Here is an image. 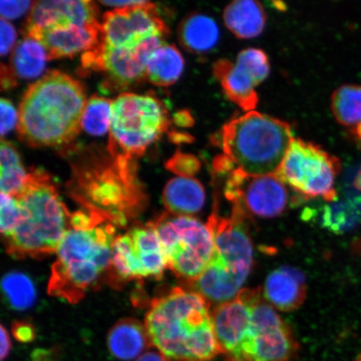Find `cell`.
Segmentation results:
<instances>
[{
	"label": "cell",
	"instance_id": "cell-1",
	"mask_svg": "<svg viewBox=\"0 0 361 361\" xmlns=\"http://www.w3.org/2000/svg\"><path fill=\"white\" fill-rule=\"evenodd\" d=\"M137 169L135 157L114 149L107 147V153L90 151L72 166L68 190L84 209L126 226L147 204Z\"/></svg>",
	"mask_w": 361,
	"mask_h": 361
},
{
	"label": "cell",
	"instance_id": "cell-2",
	"mask_svg": "<svg viewBox=\"0 0 361 361\" xmlns=\"http://www.w3.org/2000/svg\"><path fill=\"white\" fill-rule=\"evenodd\" d=\"M144 324L152 346L169 361H207L222 354L209 301L197 292L174 288L156 298Z\"/></svg>",
	"mask_w": 361,
	"mask_h": 361
},
{
	"label": "cell",
	"instance_id": "cell-3",
	"mask_svg": "<svg viewBox=\"0 0 361 361\" xmlns=\"http://www.w3.org/2000/svg\"><path fill=\"white\" fill-rule=\"evenodd\" d=\"M87 102L79 81L61 71H49L23 96L18 135L33 147L66 145L80 132Z\"/></svg>",
	"mask_w": 361,
	"mask_h": 361
},
{
	"label": "cell",
	"instance_id": "cell-4",
	"mask_svg": "<svg viewBox=\"0 0 361 361\" xmlns=\"http://www.w3.org/2000/svg\"><path fill=\"white\" fill-rule=\"evenodd\" d=\"M16 197L21 218L17 227L3 236L8 254L15 259H40L57 252L71 214L52 178L42 169H31Z\"/></svg>",
	"mask_w": 361,
	"mask_h": 361
},
{
	"label": "cell",
	"instance_id": "cell-5",
	"mask_svg": "<svg viewBox=\"0 0 361 361\" xmlns=\"http://www.w3.org/2000/svg\"><path fill=\"white\" fill-rule=\"evenodd\" d=\"M115 234V225L107 220L87 228L69 227L52 266L49 295L78 303L104 275L108 278Z\"/></svg>",
	"mask_w": 361,
	"mask_h": 361
},
{
	"label": "cell",
	"instance_id": "cell-6",
	"mask_svg": "<svg viewBox=\"0 0 361 361\" xmlns=\"http://www.w3.org/2000/svg\"><path fill=\"white\" fill-rule=\"evenodd\" d=\"M246 218L235 209L228 218L214 210L207 224L214 236V254L204 272L193 283L195 292L209 301L221 305L232 300L250 274L254 251L243 222Z\"/></svg>",
	"mask_w": 361,
	"mask_h": 361
},
{
	"label": "cell",
	"instance_id": "cell-7",
	"mask_svg": "<svg viewBox=\"0 0 361 361\" xmlns=\"http://www.w3.org/2000/svg\"><path fill=\"white\" fill-rule=\"evenodd\" d=\"M293 139L290 124L255 111L230 121L222 130L224 154L250 175L276 174Z\"/></svg>",
	"mask_w": 361,
	"mask_h": 361
},
{
	"label": "cell",
	"instance_id": "cell-8",
	"mask_svg": "<svg viewBox=\"0 0 361 361\" xmlns=\"http://www.w3.org/2000/svg\"><path fill=\"white\" fill-rule=\"evenodd\" d=\"M169 126V112L156 97L121 94L112 102L108 147L133 157L141 156Z\"/></svg>",
	"mask_w": 361,
	"mask_h": 361
},
{
	"label": "cell",
	"instance_id": "cell-9",
	"mask_svg": "<svg viewBox=\"0 0 361 361\" xmlns=\"http://www.w3.org/2000/svg\"><path fill=\"white\" fill-rule=\"evenodd\" d=\"M160 238L169 267L177 276L196 281L209 265L214 250L207 224L190 216L162 214L152 222Z\"/></svg>",
	"mask_w": 361,
	"mask_h": 361
},
{
	"label": "cell",
	"instance_id": "cell-10",
	"mask_svg": "<svg viewBox=\"0 0 361 361\" xmlns=\"http://www.w3.org/2000/svg\"><path fill=\"white\" fill-rule=\"evenodd\" d=\"M341 161L315 144L293 138L276 175L305 200H336Z\"/></svg>",
	"mask_w": 361,
	"mask_h": 361
},
{
	"label": "cell",
	"instance_id": "cell-11",
	"mask_svg": "<svg viewBox=\"0 0 361 361\" xmlns=\"http://www.w3.org/2000/svg\"><path fill=\"white\" fill-rule=\"evenodd\" d=\"M296 350L290 329L260 298L252 307L250 326L233 361H288Z\"/></svg>",
	"mask_w": 361,
	"mask_h": 361
},
{
	"label": "cell",
	"instance_id": "cell-12",
	"mask_svg": "<svg viewBox=\"0 0 361 361\" xmlns=\"http://www.w3.org/2000/svg\"><path fill=\"white\" fill-rule=\"evenodd\" d=\"M224 195L246 216L272 219L286 211L288 203L286 184L276 174L250 175L235 169L230 173Z\"/></svg>",
	"mask_w": 361,
	"mask_h": 361
},
{
	"label": "cell",
	"instance_id": "cell-13",
	"mask_svg": "<svg viewBox=\"0 0 361 361\" xmlns=\"http://www.w3.org/2000/svg\"><path fill=\"white\" fill-rule=\"evenodd\" d=\"M104 42L113 48L134 49L152 37L165 38L169 34L155 4L145 1L138 6L115 8L103 16Z\"/></svg>",
	"mask_w": 361,
	"mask_h": 361
},
{
	"label": "cell",
	"instance_id": "cell-14",
	"mask_svg": "<svg viewBox=\"0 0 361 361\" xmlns=\"http://www.w3.org/2000/svg\"><path fill=\"white\" fill-rule=\"evenodd\" d=\"M260 298L259 290L243 288L234 299L214 310L212 318L216 341L228 361L236 359L250 326L252 307Z\"/></svg>",
	"mask_w": 361,
	"mask_h": 361
},
{
	"label": "cell",
	"instance_id": "cell-15",
	"mask_svg": "<svg viewBox=\"0 0 361 361\" xmlns=\"http://www.w3.org/2000/svg\"><path fill=\"white\" fill-rule=\"evenodd\" d=\"M97 16V6L90 0H39L30 8L25 31L94 24Z\"/></svg>",
	"mask_w": 361,
	"mask_h": 361
},
{
	"label": "cell",
	"instance_id": "cell-16",
	"mask_svg": "<svg viewBox=\"0 0 361 361\" xmlns=\"http://www.w3.org/2000/svg\"><path fill=\"white\" fill-rule=\"evenodd\" d=\"M162 37H152L134 49L113 48L103 40L101 71L117 87H126L147 78V61L153 51L165 44Z\"/></svg>",
	"mask_w": 361,
	"mask_h": 361
},
{
	"label": "cell",
	"instance_id": "cell-17",
	"mask_svg": "<svg viewBox=\"0 0 361 361\" xmlns=\"http://www.w3.org/2000/svg\"><path fill=\"white\" fill-rule=\"evenodd\" d=\"M25 36L42 44L48 54L49 60H53L87 51L101 42L102 30V25L97 22L65 28L27 30Z\"/></svg>",
	"mask_w": 361,
	"mask_h": 361
},
{
	"label": "cell",
	"instance_id": "cell-18",
	"mask_svg": "<svg viewBox=\"0 0 361 361\" xmlns=\"http://www.w3.org/2000/svg\"><path fill=\"white\" fill-rule=\"evenodd\" d=\"M214 75L229 99L243 111H255L259 104L256 92L257 84L252 76L241 66L233 64L226 59L216 61L214 65Z\"/></svg>",
	"mask_w": 361,
	"mask_h": 361
},
{
	"label": "cell",
	"instance_id": "cell-19",
	"mask_svg": "<svg viewBox=\"0 0 361 361\" xmlns=\"http://www.w3.org/2000/svg\"><path fill=\"white\" fill-rule=\"evenodd\" d=\"M306 295L304 275L299 270L282 267L273 271L264 284V296L277 309L295 310Z\"/></svg>",
	"mask_w": 361,
	"mask_h": 361
},
{
	"label": "cell",
	"instance_id": "cell-20",
	"mask_svg": "<svg viewBox=\"0 0 361 361\" xmlns=\"http://www.w3.org/2000/svg\"><path fill=\"white\" fill-rule=\"evenodd\" d=\"M107 346L116 359L128 361L138 359L152 347L145 324L134 319H123L108 333Z\"/></svg>",
	"mask_w": 361,
	"mask_h": 361
},
{
	"label": "cell",
	"instance_id": "cell-21",
	"mask_svg": "<svg viewBox=\"0 0 361 361\" xmlns=\"http://www.w3.org/2000/svg\"><path fill=\"white\" fill-rule=\"evenodd\" d=\"M128 234L133 239L144 277L160 279L169 265L154 225L152 223L135 224Z\"/></svg>",
	"mask_w": 361,
	"mask_h": 361
},
{
	"label": "cell",
	"instance_id": "cell-22",
	"mask_svg": "<svg viewBox=\"0 0 361 361\" xmlns=\"http://www.w3.org/2000/svg\"><path fill=\"white\" fill-rule=\"evenodd\" d=\"M206 193L200 180L193 178L171 179L162 193V202L168 213L190 216L200 213L204 207Z\"/></svg>",
	"mask_w": 361,
	"mask_h": 361
},
{
	"label": "cell",
	"instance_id": "cell-23",
	"mask_svg": "<svg viewBox=\"0 0 361 361\" xmlns=\"http://www.w3.org/2000/svg\"><path fill=\"white\" fill-rule=\"evenodd\" d=\"M267 16L263 6L252 0H237L224 11L226 27L237 38L247 39L259 36L265 27Z\"/></svg>",
	"mask_w": 361,
	"mask_h": 361
},
{
	"label": "cell",
	"instance_id": "cell-24",
	"mask_svg": "<svg viewBox=\"0 0 361 361\" xmlns=\"http://www.w3.org/2000/svg\"><path fill=\"white\" fill-rule=\"evenodd\" d=\"M178 38L188 51L203 55L213 51L219 40V29L216 21L209 16L193 13L179 25Z\"/></svg>",
	"mask_w": 361,
	"mask_h": 361
},
{
	"label": "cell",
	"instance_id": "cell-25",
	"mask_svg": "<svg viewBox=\"0 0 361 361\" xmlns=\"http://www.w3.org/2000/svg\"><path fill=\"white\" fill-rule=\"evenodd\" d=\"M184 69V59L174 45L164 44L151 53L147 61V78L158 87L177 82Z\"/></svg>",
	"mask_w": 361,
	"mask_h": 361
},
{
	"label": "cell",
	"instance_id": "cell-26",
	"mask_svg": "<svg viewBox=\"0 0 361 361\" xmlns=\"http://www.w3.org/2000/svg\"><path fill=\"white\" fill-rule=\"evenodd\" d=\"M48 54L42 44L25 37L16 45L11 56V71L22 79H34L42 73Z\"/></svg>",
	"mask_w": 361,
	"mask_h": 361
},
{
	"label": "cell",
	"instance_id": "cell-27",
	"mask_svg": "<svg viewBox=\"0 0 361 361\" xmlns=\"http://www.w3.org/2000/svg\"><path fill=\"white\" fill-rule=\"evenodd\" d=\"M0 160H1V173H0L1 192L16 197L24 187L28 173L22 165L19 153L10 142L4 140H2L0 145Z\"/></svg>",
	"mask_w": 361,
	"mask_h": 361
},
{
	"label": "cell",
	"instance_id": "cell-28",
	"mask_svg": "<svg viewBox=\"0 0 361 361\" xmlns=\"http://www.w3.org/2000/svg\"><path fill=\"white\" fill-rule=\"evenodd\" d=\"M331 110L342 126H356L361 123V87L344 85L333 93Z\"/></svg>",
	"mask_w": 361,
	"mask_h": 361
},
{
	"label": "cell",
	"instance_id": "cell-29",
	"mask_svg": "<svg viewBox=\"0 0 361 361\" xmlns=\"http://www.w3.org/2000/svg\"><path fill=\"white\" fill-rule=\"evenodd\" d=\"M360 219L357 206L350 200L331 203L322 210L323 227L336 234L350 231L357 226Z\"/></svg>",
	"mask_w": 361,
	"mask_h": 361
},
{
	"label": "cell",
	"instance_id": "cell-30",
	"mask_svg": "<svg viewBox=\"0 0 361 361\" xmlns=\"http://www.w3.org/2000/svg\"><path fill=\"white\" fill-rule=\"evenodd\" d=\"M2 290L13 309L25 310L35 303V287L32 281L25 274L15 271L4 275Z\"/></svg>",
	"mask_w": 361,
	"mask_h": 361
},
{
	"label": "cell",
	"instance_id": "cell-31",
	"mask_svg": "<svg viewBox=\"0 0 361 361\" xmlns=\"http://www.w3.org/2000/svg\"><path fill=\"white\" fill-rule=\"evenodd\" d=\"M112 102L104 97H90L85 104L81 128L93 135L106 134L111 128Z\"/></svg>",
	"mask_w": 361,
	"mask_h": 361
},
{
	"label": "cell",
	"instance_id": "cell-32",
	"mask_svg": "<svg viewBox=\"0 0 361 361\" xmlns=\"http://www.w3.org/2000/svg\"><path fill=\"white\" fill-rule=\"evenodd\" d=\"M236 64L245 69L259 85L268 78L270 64L267 55L259 49H243L238 54Z\"/></svg>",
	"mask_w": 361,
	"mask_h": 361
},
{
	"label": "cell",
	"instance_id": "cell-33",
	"mask_svg": "<svg viewBox=\"0 0 361 361\" xmlns=\"http://www.w3.org/2000/svg\"><path fill=\"white\" fill-rule=\"evenodd\" d=\"M0 229L3 236L7 235L19 224L21 209L16 197L1 192L0 197Z\"/></svg>",
	"mask_w": 361,
	"mask_h": 361
},
{
	"label": "cell",
	"instance_id": "cell-34",
	"mask_svg": "<svg viewBox=\"0 0 361 361\" xmlns=\"http://www.w3.org/2000/svg\"><path fill=\"white\" fill-rule=\"evenodd\" d=\"M166 169L183 178H192L201 169L198 158L189 153L177 151L166 162Z\"/></svg>",
	"mask_w": 361,
	"mask_h": 361
},
{
	"label": "cell",
	"instance_id": "cell-35",
	"mask_svg": "<svg viewBox=\"0 0 361 361\" xmlns=\"http://www.w3.org/2000/svg\"><path fill=\"white\" fill-rule=\"evenodd\" d=\"M0 116H1V124H0V130H1V135H6L13 128V126L18 123V114L16 108L13 107L12 103L6 100V99H1L0 101Z\"/></svg>",
	"mask_w": 361,
	"mask_h": 361
},
{
	"label": "cell",
	"instance_id": "cell-36",
	"mask_svg": "<svg viewBox=\"0 0 361 361\" xmlns=\"http://www.w3.org/2000/svg\"><path fill=\"white\" fill-rule=\"evenodd\" d=\"M32 1H4L0 2L1 19L10 20L16 19L32 6Z\"/></svg>",
	"mask_w": 361,
	"mask_h": 361
},
{
	"label": "cell",
	"instance_id": "cell-37",
	"mask_svg": "<svg viewBox=\"0 0 361 361\" xmlns=\"http://www.w3.org/2000/svg\"><path fill=\"white\" fill-rule=\"evenodd\" d=\"M0 36H1L0 53L1 56H4L11 51L16 39V30L8 20H0Z\"/></svg>",
	"mask_w": 361,
	"mask_h": 361
},
{
	"label": "cell",
	"instance_id": "cell-38",
	"mask_svg": "<svg viewBox=\"0 0 361 361\" xmlns=\"http://www.w3.org/2000/svg\"><path fill=\"white\" fill-rule=\"evenodd\" d=\"M12 333L18 341L29 343L35 338V331L32 324L26 322H16L13 324Z\"/></svg>",
	"mask_w": 361,
	"mask_h": 361
},
{
	"label": "cell",
	"instance_id": "cell-39",
	"mask_svg": "<svg viewBox=\"0 0 361 361\" xmlns=\"http://www.w3.org/2000/svg\"><path fill=\"white\" fill-rule=\"evenodd\" d=\"M11 69L2 64L1 69H0V82H1V89L8 90L15 87L16 85V80L15 78Z\"/></svg>",
	"mask_w": 361,
	"mask_h": 361
},
{
	"label": "cell",
	"instance_id": "cell-40",
	"mask_svg": "<svg viewBox=\"0 0 361 361\" xmlns=\"http://www.w3.org/2000/svg\"><path fill=\"white\" fill-rule=\"evenodd\" d=\"M1 332H0V337H1V350H0V358L4 361L8 357V354L11 350V341L8 333L4 326H1Z\"/></svg>",
	"mask_w": 361,
	"mask_h": 361
},
{
	"label": "cell",
	"instance_id": "cell-41",
	"mask_svg": "<svg viewBox=\"0 0 361 361\" xmlns=\"http://www.w3.org/2000/svg\"><path fill=\"white\" fill-rule=\"evenodd\" d=\"M144 2L145 1H143V0H141V1H137V0H102V1H100L104 6L115 7L116 8H129L138 6V4Z\"/></svg>",
	"mask_w": 361,
	"mask_h": 361
},
{
	"label": "cell",
	"instance_id": "cell-42",
	"mask_svg": "<svg viewBox=\"0 0 361 361\" xmlns=\"http://www.w3.org/2000/svg\"><path fill=\"white\" fill-rule=\"evenodd\" d=\"M174 123L183 128H189L194 123L193 117L188 111H180L174 115Z\"/></svg>",
	"mask_w": 361,
	"mask_h": 361
},
{
	"label": "cell",
	"instance_id": "cell-43",
	"mask_svg": "<svg viewBox=\"0 0 361 361\" xmlns=\"http://www.w3.org/2000/svg\"><path fill=\"white\" fill-rule=\"evenodd\" d=\"M135 361H169L160 351L148 350Z\"/></svg>",
	"mask_w": 361,
	"mask_h": 361
},
{
	"label": "cell",
	"instance_id": "cell-44",
	"mask_svg": "<svg viewBox=\"0 0 361 361\" xmlns=\"http://www.w3.org/2000/svg\"><path fill=\"white\" fill-rule=\"evenodd\" d=\"M170 141L176 144L188 143L193 141V137L187 133L171 132L169 133Z\"/></svg>",
	"mask_w": 361,
	"mask_h": 361
},
{
	"label": "cell",
	"instance_id": "cell-45",
	"mask_svg": "<svg viewBox=\"0 0 361 361\" xmlns=\"http://www.w3.org/2000/svg\"><path fill=\"white\" fill-rule=\"evenodd\" d=\"M33 361H49L51 353L45 350H36L32 355Z\"/></svg>",
	"mask_w": 361,
	"mask_h": 361
},
{
	"label": "cell",
	"instance_id": "cell-46",
	"mask_svg": "<svg viewBox=\"0 0 361 361\" xmlns=\"http://www.w3.org/2000/svg\"><path fill=\"white\" fill-rule=\"evenodd\" d=\"M355 361H361V355H360V357L357 360H356Z\"/></svg>",
	"mask_w": 361,
	"mask_h": 361
}]
</instances>
